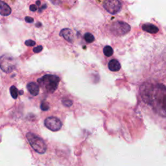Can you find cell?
<instances>
[{
    "label": "cell",
    "mask_w": 166,
    "mask_h": 166,
    "mask_svg": "<svg viewBox=\"0 0 166 166\" xmlns=\"http://www.w3.org/2000/svg\"><path fill=\"white\" fill-rule=\"evenodd\" d=\"M1 68L6 73H10L15 69V64L11 58L3 56L1 58Z\"/></svg>",
    "instance_id": "7"
},
{
    "label": "cell",
    "mask_w": 166,
    "mask_h": 166,
    "mask_svg": "<svg viewBox=\"0 0 166 166\" xmlns=\"http://www.w3.org/2000/svg\"><path fill=\"white\" fill-rule=\"evenodd\" d=\"M40 108L43 111H47L50 109V106H49L48 103L42 102L40 105Z\"/></svg>",
    "instance_id": "17"
},
{
    "label": "cell",
    "mask_w": 166,
    "mask_h": 166,
    "mask_svg": "<svg viewBox=\"0 0 166 166\" xmlns=\"http://www.w3.org/2000/svg\"><path fill=\"white\" fill-rule=\"evenodd\" d=\"M27 88L29 93L31 95L36 96L40 92V88L39 86L37 85L36 83L32 82V83H29L27 85Z\"/></svg>",
    "instance_id": "9"
},
{
    "label": "cell",
    "mask_w": 166,
    "mask_h": 166,
    "mask_svg": "<svg viewBox=\"0 0 166 166\" xmlns=\"http://www.w3.org/2000/svg\"><path fill=\"white\" fill-rule=\"evenodd\" d=\"M25 44L27 46H34L36 44V42L33 40H27L25 42Z\"/></svg>",
    "instance_id": "18"
},
{
    "label": "cell",
    "mask_w": 166,
    "mask_h": 166,
    "mask_svg": "<svg viewBox=\"0 0 166 166\" xmlns=\"http://www.w3.org/2000/svg\"><path fill=\"white\" fill-rule=\"evenodd\" d=\"M36 3L37 5H40V3H40V1H37L36 2Z\"/></svg>",
    "instance_id": "23"
},
{
    "label": "cell",
    "mask_w": 166,
    "mask_h": 166,
    "mask_svg": "<svg viewBox=\"0 0 166 166\" xmlns=\"http://www.w3.org/2000/svg\"><path fill=\"white\" fill-rule=\"evenodd\" d=\"M11 8L4 1L1 2V11H0V14L3 16H7L11 15Z\"/></svg>",
    "instance_id": "11"
},
{
    "label": "cell",
    "mask_w": 166,
    "mask_h": 166,
    "mask_svg": "<svg viewBox=\"0 0 166 166\" xmlns=\"http://www.w3.org/2000/svg\"><path fill=\"white\" fill-rule=\"evenodd\" d=\"M46 7H47V5H46V4H45V5H44L43 7H42L40 8V11H39L40 13V12H41L42 11V10H44V9H46Z\"/></svg>",
    "instance_id": "22"
},
{
    "label": "cell",
    "mask_w": 166,
    "mask_h": 166,
    "mask_svg": "<svg viewBox=\"0 0 166 166\" xmlns=\"http://www.w3.org/2000/svg\"><path fill=\"white\" fill-rule=\"evenodd\" d=\"M23 91H20V95H22V94H23Z\"/></svg>",
    "instance_id": "25"
},
{
    "label": "cell",
    "mask_w": 166,
    "mask_h": 166,
    "mask_svg": "<svg viewBox=\"0 0 166 166\" xmlns=\"http://www.w3.org/2000/svg\"><path fill=\"white\" fill-rule=\"evenodd\" d=\"M140 90L144 101L158 115L166 117V86L160 83H145Z\"/></svg>",
    "instance_id": "1"
},
{
    "label": "cell",
    "mask_w": 166,
    "mask_h": 166,
    "mask_svg": "<svg viewBox=\"0 0 166 166\" xmlns=\"http://www.w3.org/2000/svg\"><path fill=\"white\" fill-rule=\"evenodd\" d=\"M36 26H37V27H39V26H38V25H40V26H41V25H42V24H41V23H38V24H36Z\"/></svg>",
    "instance_id": "24"
},
{
    "label": "cell",
    "mask_w": 166,
    "mask_h": 166,
    "mask_svg": "<svg viewBox=\"0 0 166 166\" xmlns=\"http://www.w3.org/2000/svg\"><path fill=\"white\" fill-rule=\"evenodd\" d=\"M10 92H11V96L13 99H17L19 93H18V89L16 88V86H11V87L10 88Z\"/></svg>",
    "instance_id": "14"
},
{
    "label": "cell",
    "mask_w": 166,
    "mask_h": 166,
    "mask_svg": "<svg viewBox=\"0 0 166 166\" xmlns=\"http://www.w3.org/2000/svg\"><path fill=\"white\" fill-rule=\"evenodd\" d=\"M29 9H30V11H31L32 12H35L37 11V7L35 5H30L29 7Z\"/></svg>",
    "instance_id": "21"
},
{
    "label": "cell",
    "mask_w": 166,
    "mask_h": 166,
    "mask_svg": "<svg viewBox=\"0 0 166 166\" xmlns=\"http://www.w3.org/2000/svg\"><path fill=\"white\" fill-rule=\"evenodd\" d=\"M25 20L26 21V22L27 23H32L34 22V19L31 17H29V16H26L25 18Z\"/></svg>",
    "instance_id": "20"
},
{
    "label": "cell",
    "mask_w": 166,
    "mask_h": 166,
    "mask_svg": "<svg viewBox=\"0 0 166 166\" xmlns=\"http://www.w3.org/2000/svg\"><path fill=\"white\" fill-rule=\"evenodd\" d=\"M62 103L64 106H66V107H70L72 106L73 104V101L71 100H70L68 98H63L62 99Z\"/></svg>",
    "instance_id": "16"
},
{
    "label": "cell",
    "mask_w": 166,
    "mask_h": 166,
    "mask_svg": "<svg viewBox=\"0 0 166 166\" xmlns=\"http://www.w3.org/2000/svg\"><path fill=\"white\" fill-rule=\"evenodd\" d=\"M26 138L34 150L39 154H44L47 150V146L44 140L34 133L28 132Z\"/></svg>",
    "instance_id": "3"
},
{
    "label": "cell",
    "mask_w": 166,
    "mask_h": 166,
    "mask_svg": "<svg viewBox=\"0 0 166 166\" xmlns=\"http://www.w3.org/2000/svg\"><path fill=\"white\" fill-rule=\"evenodd\" d=\"M142 29L144 31H146L149 33H156L158 32V28L155 26V25L151 24V23H145L142 26Z\"/></svg>",
    "instance_id": "12"
},
{
    "label": "cell",
    "mask_w": 166,
    "mask_h": 166,
    "mask_svg": "<svg viewBox=\"0 0 166 166\" xmlns=\"http://www.w3.org/2000/svg\"><path fill=\"white\" fill-rule=\"evenodd\" d=\"M103 7L111 15H116L121 10L122 4L118 0H107L104 2Z\"/></svg>",
    "instance_id": "5"
},
{
    "label": "cell",
    "mask_w": 166,
    "mask_h": 166,
    "mask_svg": "<svg viewBox=\"0 0 166 166\" xmlns=\"http://www.w3.org/2000/svg\"><path fill=\"white\" fill-rule=\"evenodd\" d=\"M108 67L112 71H118L121 69V64L118 60L112 59L108 62Z\"/></svg>",
    "instance_id": "10"
},
{
    "label": "cell",
    "mask_w": 166,
    "mask_h": 166,
    "mask_svg": "<svg viewBox=\"0 0 166 166\" xmlns=\"http://www.w3.org/2000/svg\"><path fill=\"white\" fill-rule=\"evenodd\" d=\"M37 81L44 92L53 93L58 88L60 78L55 75H45L42 77L38 79Z\"/></svg>",
    "instance_id": "2"
},
{
    "label": "cell",
    "mask_w": 166,
    "mask_h": 166,
    "mask_svg": "<svg viewBox=\"0 0 166 166\" xmlns=\"http://www.w3.org/2000/svg\"><path fill=\"white\" fill-rule=\"evenodd\" d=\"M60 36H62L66 40H67L69 42H72L73 40V31L70 29H67V28H65L61 30L60 32Z\"/></svg>",
    "instance_id": "8"
},
{
    "label": "cell",
    "mask_w": 166,
    "mask_h": 166,
    "mask_svg": "<svg viewBox=\"0 0 166 166\" xmlns=\"http://www.w3.org/2000/svg\"><path fill=\"white\" fill-rule=\"evenodd\" d=\"M43 50V47L42 46H38V47H36L33 49V51L35 53H38Z\"/></svg>",
    "instance_id": "19"
},
{
    "label": "cell",
    "mask_w": 166,
    "mask_h": 166,
    "mask_svg": "<svg viewBox=\"0 0 166 166\" xmlns=\"http://www.w3.org/2000/svg\"><path fill=\"white\" fill-rule=\"evenodd\" d=\"M44 125L51 131H58L61 128L62 123L59 119L56 117H48L44 121Z\"/></svg>",
    "instance_id": "6"
},
{
    "label": "cell",
    "mask_w": 166,
    "mask_h": 166,
    "mask_svg": "<svg viewBox=\"0 0 166 166\" xmlns=\"http://www.w3.org/2000/svg\"><path fill=\"white\" fill-rule=\"evenodd\" d=\"M103 53H104V55L106 56V57H110L113 55L114 50L110 46H105L103 49Z\"/></svg>",
    "instance_id": "13"
},
{
    "label": "cell",
    "mask_w": 166,
    "mask_h": 166,
    "mask_svg": "<svg viewBox=\"0 0 166 166\" xmlns=\"http://www.w3.org/2000/svg\"><path fill=\"white\" fill-rule=\"evenodd\" d=\"M84 38L86 40L87 43H92L95 40V38L92 34L90 33V32H86V33L84 35Z\"/></svg>",
    "instance_id": "15"
},
{
    "label": "cell",
    "mask_w": 166,
    "mask_h": 166,
    "mask_svg": "<svg viewBox=\"0 0 166 166\" xmlns=\"http://www.w3.org/2000/svg\"><path fill=\"white\" fill-rule=\"evenodd\" d=\"M130 31V26L122 21H116L111 25L110 31L116 36H122Z\"/></svg>",
    "instance_id": "4"
}]
</instances>
